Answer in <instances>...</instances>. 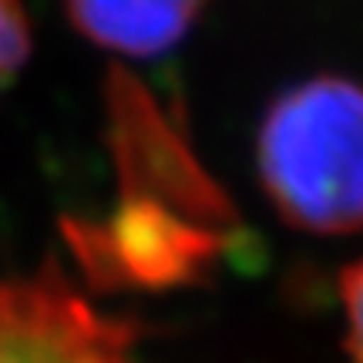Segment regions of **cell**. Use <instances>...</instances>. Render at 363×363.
Instances as JSON below:
<instances>
[{"label":"cell","instance_id":"1","mask_svg":"<svg viewBox=\"0 0 363 363\" xmlns=\"http://www.w3.org/2000/svg\"><path fill=\"white\" fill-rule=\"evenodd\" d=\"M259 179L289 225L363 229V84L320 74L283 91L259 128Z\"/></svg>","mask_w":363,"mask_h":363},{"label":"cell","instance_id":"2","mask_svg":"<svg viewBox=\"0 0 363 363\" xmlns=\"http://www.w3.org/2000/svg\"><path fill=\"white\" fill-rule=\"evenodd\" d=\"M0 363H138L131 326L91 306L57 269L0 279Z\"/></svg>","mask_w":363,"mask_h":363},{"label":"cell","instance_id":"3","mask_svg":"<svg viewBox=\"0 0 363 363\" xmlns=\"http://www.w3.org/2000/svg\"><path fill=\"white\" fill-rule=\"evenodd\" d=\"M81 34L108 51L155 57L175 48L208 0H65Z\"/></svg>","mask_w":363,"mask_h":363},{"label":"cell","instance_id":"4","mask_svg":"<svg viewBox=\"0 0 363 363\" xmlns=\"http://www.w3.org/2000/svg\"><path fill=\"white\" fill-rule=\"evenodd\" d=\"M27 51H30V27L21 0H0V88L21 71Z\"/></svg>","mask_w":363,"mask_h":363},{"label":"cell","instance_id":"5","mask_svg":"<svg viewBox=\"0 0 363 363\" xmlns=\"http://www.w3.org/2000/svg\"><path fill=\"white\" fill-rule=\"evenodd\" d=\"M340 296L347 313V347H350L353 363H363V259L343 272Z\"/></svg>","mask_w":363,"mask_h":363}]
</instances>
